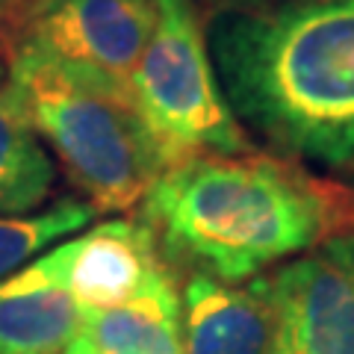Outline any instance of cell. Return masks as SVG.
<instances>
[{
  "label": "cell",
  "instance_id": "9a60e30c",
  "mask_svg": "<svg viewBox=\"0 0 354 354\" xmlns=\"http://www.w3.org/2000/svg\"><path fill=\"white\" fill-rule=\"evenodd\" d=\"M351 216H354V195H351Z\"/></svg>",
  "mask_w": 354,
  "mask_h": 354
},
{
  "label": "cell",
  "instance_id": "9c48e42d",
  "mask_svg": "<svg viewBox=\"0 0 354 354\" xmlns=\"http://www.w3.org/2000/svg\"><path fill=\"white\" fill-rule=\"evenodd\" d=\"M183 354H266L272 310L257 278L225 283L189 274L183 286Z\"/></svg>",
  "mask_w": 354,
  "mask_h": 354
},
{
  "label": "cell",
  "instance_id": "5bb4252c",
  "mask_svg": "<svg viewBox=\"0 0 354 354\" xmlns=\"http://www.w3.org/2000/svg\"><path fill=\"white\" fill-rule=\"evenodd\" d=\"M65 354H101V351H97V348H92V346H88V342H86L83 337H77V339L71 342V346H68V348H65Z\"/></svg>",
  "mask_w": 354,
  "mask_h": 354
},
{
  "label": "cell",
  "instance_id": "7a4b0ae2",
  "mask_svg": "<svg viewBox=\"0 0 354 354\" xmlns=\"http://www.w3.org/2000/svg\"><path fill=\"white\" fill-rule=\"evenodd\" d=\"M142 221L169 260L242 283L328 239L337 207L292 162L257 151L201 153L157 177Z\"/></svg>",
  "mask_w": 354,
  "mask_h": 354
},
{
  "label": "cell",
  "instance_id": "8992f818",
  "mask_svg": "<svg viewBox=\"0 0 354 354\" xmlns=\"http://www.w3.org/2000/svg\"><path fill=\"white\" fill-rule=\"evenodd\" d=\"M257 283L272 310L266 354H354V236H328Z\"/></svg>",
  "mask_w": 354,
  "mask_h": 354
},
{
  "label": "cell",
  "instance_id": "3957f363",
  "mask_svg": "<svg viewBox=\"0 0 354 354\" xmlns=\"http://www.w3.org/2000/svg\"><path fill=\"white\" fill-rule=\"evenodd\" d=\"M9 83L83 201L97 213L145 201L171 157L139 113L130 88L27 48L9 50Z\"/></svg>",
  "mask_w": 354,
  "mask_h": 354
},
{
  "label": "cell",
  "instance_id": "ba28073f",
  "mask_svg": "<svg viewBox=\"0 0 354 354\" xmlns=\"http://www.w3.org/2000/svg\"><path fill=\"white\" fill-rule=\"evenodd\" d=\"M65 281L80 313L109 310L139 290L162 266L157 236L145 221L113 218L62 242Z\"/></svg>",
  "mask_w": 354,
  "mask_h": 354
},
{
  "label": "cell",
  "instance_id": "277c9868",
  "mask_svg": "<svg viewBox=\"0 0 354 354\" xmlns=\"http://www.w3.org/2000/svg\"><path fill=\"white\" fill-rule=\"evenodd\" d=\"M157 21L133 71V97L174 162L201 153H251L213 71L192 0H153Z\"/></svg>",
  "mask_w": 354,
  "mask_h": 354
},
{
  "label": "cell",
  "instance_id": "8fae6325",
  "mask_svg": "<svg viewBox=\"0 0 354 354\" xmlns=\"http://www.w3.org/2000/svg\"><path fill=\"white\" fill-rule=\"evenodd\" d=\"M57 183V165L12 83L0 88V218L39 213Z\"/></svg>",
  "mask_w": 354,
  "mask_h": 354
},
{
  "label": "cell",
  "instance_id": "4fadbf2b",
  "mask_svg": "<svg viewBox=\"0 0 354 354\" xmlns=\"http://www.w3.org/2000/svg\"><path fill=\"white\" fill-rule=\"evenodd\" d=\"M15 6H18V0H0V39H3V41L9 36V27H12Z\"/></svg>",
  "mask_w": 354,
  "mask_h": 354
},
{
  "label": "cell",
  "instance_id": "6da1fadb",
  "mask_svg": "<svg viewBox=\"0 0 354 354\" xmlns=\"http://www.w3.org/2000/svg\"><path fill=\"white\" fill-rule=\"evenodd\" d=\"M218 88L248 136L278 157L354 162V0H278L207 27Z\"/></svg>",
  "mask_w": 354,
  "mask_h": 354
},
{
  "label": "cell",
  "instance_id": "30bf717a",
  "mask_svg": "<svg viewBox=\"0 0 354 354\" xmlns=\"http://www.w3.org/2000/svg\"><path fill=\"white\" fill-rule=\"evenodd\" d=\"M80 337L101 354H183V304L165 263L127 301L86 310Z\"/></svg>",
  "mask_w": 354,
  "mask_h": 354
},
{
  "label": "cell",
  "instance_id": "7c38bea8",
  "mask_svg": "<svg viewBox=\"0 0 354 354\" xmlns=\"http://www.w3.org/2000/svg\"><path fill=\"white\" fill-rule=\"evenodd\" d=\"M97 209L83 198H59L41 213L21 216V218H0V278L12 274L21 266L74 230L86 227Z\"/></svg>",
  "mask_w": 354,
  "mask_h": 354
},
{
  "label": "cell",
  "instance_id": "52a82bcc",
  "mask_svg": "<svg viewBox=\"0 0 354 354\" xmlns=\"http://www.w3.org/2000/svg\"><path fill=\"white\" fill-rule=\"evenodd\" d=\"M62 245L0 278V354H65L80 337Z\"/></svg>",
  "mask_w": 354,
  "mask_h": 354
},
{
  "label": "cell",
  "instance_id": "5b68a950",
  "mask_svg": "<svg viewBox=\"0 0 354 354\" xmlns=\"http://www.w3.org/2000/svg\"><path fill=\"white\" fill-rule=\"evenodd\" d=\"M153 21V0H18L6 44L133 92V71L151 41Z\"/></svg>",
  "mask_w": 354,
  "mask_h": 354
}]
</instances>
